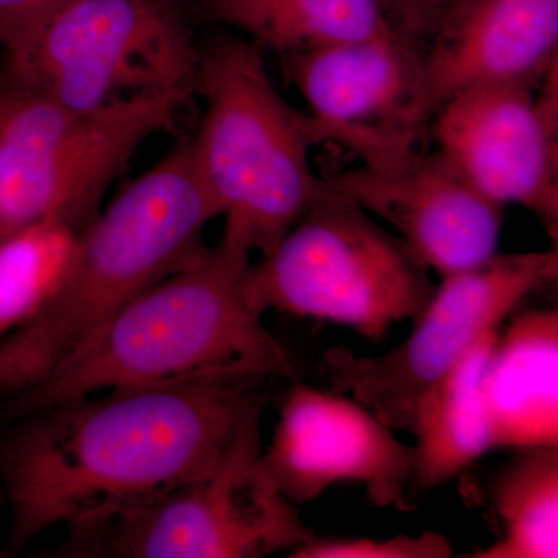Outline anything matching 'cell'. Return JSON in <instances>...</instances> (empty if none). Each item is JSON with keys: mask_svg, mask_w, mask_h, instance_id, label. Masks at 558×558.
I'll return each mask as SVG.
<instances>
[{"mask_svg": "<svg viewBox=\"0 0 558 558\" xmlns=\"http://www.w3.org/2000/svg\"><path fill=\"white\" fill-rule=\"evenodd\" d=\"M269 380L215 374L113 388L13 417L0 439L9 553L207 475Z\"/></svg>", "mask_w": 558, "mask_h": 558, "instance_id": "1", "label": "cell"}, {"mask_svg": "<svg viewBox=\"0 0 558 558\" xmlns=\"http://www.w3.org/2000/svg\"><path fill=\"white\" fill-rule=\"evenodd\" d=\"M252 252L222 238L143 292L69 352L40 384L11 399V418L108 389L194 377L295 376L288 352L250 304Z\"/></svg>", "mask_w": 558, "mask_h": 558, "instance_id": "2", "label": "cell"}, {"mask_svg": "<svg viewBox=\"0 0 558 558\" xmlns=\"http://www.w3.org/2000/svg\"><path fill=\"white\" fill-rule=\"evenodd\" d=\"M219 216L191 142L182 143L78 231L50 299L0 340V392L13 399L36 387L132 300L199 259Z\"/></svg>", "mask_w": 558, "mask_h": 558, "instance_id": "3", "label": "cell"}, {"mask_svg": "<svg viewBox=\"0 0 558 558\" xmlns=\"http://www.w3.org/2000/svg\"><path fill=\"white\" fill-rule=\"evenodd\" d=\"M194 92L205 109L191 148L223 233L267 255L322 193L311 165L317 124L278 94L259 47L242 39L201 49Z\"/></svg>", "mask_w": 558, "mask_h": 558, "instance_id": "4", "label": "cell"}, {"mask_svg": "<svg viewBox=\"0 0 558 558\" xmlns=\"http://www.w3.org/2000/svg\"><path fill=\"white\" fill-rule=\"evenodd\" d=\"M253 407L216 468L153 498L72 521L51 557L263 558L314 538L263 462Z\"/></svg>", "mask_w": 558, "mask_h": 558, "instance_id": "5", "label": "cell"}, {"mask_svg": "<svg viewBox=\"0 0 558 558\" xmlns=\"http://www.w3.org/2000/svg\"><path fill=\"white\" fill-rule=\"evenodd\" d=\"M186 98L72 109L0 65V238L43 220L81 230L143 142L170 130Z\"/></svg>", "mask_w": 558, "mask_h": 558, "instance_id": "6", "label": "cell"}, {"mask_svg": "<svg viewBox=\"0 0 558 558\" xmlns=\"http://www.w3.org/2000/svg\"><path fill=\"white\" fill-rule=\"evenodd\" d=\"M435 288L427 267L395 233L325 183L244 279L245 295L259 314L323 319L369 340L414 322Z\"/></svg>", "mask_w": 558, "mask_h": 558, "instance_id": "7", "label": "cell"}, {"mask_svg": "<svg viewBox=\"0 0 558 558\" xmlns=\"http://www.w3.org/2000/svg\"><path fill=\"white\" fill-rule=\"evenodd\" d=\"M201 49L175 0H65L0 65L72 109L194 94Z\"/></svg>", "mask_w": 558, "mask_h": 558, "instance_id": "8", "label": "cell"}, {"mask_svg": "<svg viewBox=\"0 0 558 558\" xmlns=\"http://www.w3.org/2000/svg\"><path fill=\"white\" fill-rule=\"evenodd\" d=\"M557 274V248H550L497 253L480 266L444 277L398 347L380 355H355L344 348L326 352L333 389L351 392L395 432H410L427 389Z\"/></svg>", "mask_w": 558, "mask_h": 558, "instance_id": "9", "label": "cell"}, {"mask_svg": "<svg viewBox=\"0 0 558 558\" xmlns=\"http://www.w3.org/2000/svg\"><path fill=\"white\" fill-rule=\"evenodd\" d=\"M290 78L322 142H336L373 171H395L424 153L433 120L424 51L410 35L286 54Z\"/></svg>", "mask_w": 558, "mask_h": 558, "instance_id": "10", "label": "cell"}, {"mask_svg": "<svg viewBox=\"0 0 558 558\" xmlns=\"http://www.w3.org/2000/svg\"><path fill=\"white\" fill-rule=\"evenodd\" d=\"M490 84L451 98L433 117L442 156L495 204L520 205L557 240V68L539 83Z\"/></svg>", "mask_w": 558, "mask_h": 558, "instance_id": "11", "label": "cell"}, {"mask_svg": "<svg viewBox=\"0 0 558 558\" xmlns=\"http://www.w3.org/2000/svg\"><path fill=\"white\" fill-rule=\"evenodd\" d=\"M263 462L281 494L307 505L354 483L379 508L409 512L413 447L354 398L295 385L284 400Z\"/></svg>", "mask_w": 558, "mask_h": 558, "instance_id": "12", "label": "cell"}, {"mask_svg": "<svg viewBox=\"0 0 558 558\" xmlns=\"http://www.w3.org/2000/svg\"><path fill=\"white\" fill-rule=\"evenodd\" d=\"M323 183L387 223L418 263L440 278L498 253L505 207L484 196L438 149L424 150L399 170L362 167Z\"/></svg>", "mask_w": 558, "mask_h": 558, "instance_id": "13", "label": "cell"}, {"mask_svg": "<svg viewBox=\"0 0 558 558\" xmlns=\"http://www.w3.org/2000/svg\"><path fill=\"white\" fill-rule=\"evenodd\" d=\"M429 32L424 70L433 117L462 92L538 86L557 68L558 0H450Z\"/></svg>", "mask_w": 558, "mask_h": 558, "instance_id": "14", "label": "cell"}, {"mask_svg": "<svg viewBox=\"0 0 558 558\" xmlns=\"http://www.w3.org/2000/svg\"><path fill=\"white\" fill-rule=\"evenodd\" d=\"M494 449L558 447V311L513 315L484 374Z\"/></svg>", "mask_w": 558, "mask_h": 558, "instance_id": "15", "label": "cell"}, {"mask_svg": "<svg viewBox=\"0 0 558 558\" xmlns=\"http://www.w3.org/2000/svg\"><path fill=\"white\" fill-rule=\"evenodd\" d=\"M498 330L484 336L418 400L410 428L416 438L410 490L428 494L495 450L484 374Z\"/></svg>", "mask_w": 558, "mask_h": 558, "instance_id": "16", "label": "cell"}, {"mask_svg": "<svg viewBox=\"0 0 558 558\" xmlns=\"http://www.w3.org/2000/svg\"><path fill=\"white\" fill-rule=\"evenodd\" d=\"M219 21L293 54L396 31L379 0H209Z\"/></svg>", "mask_w": 558, "mask_h": 558, "instance_id": "17", "label": "cell"}, {"mask_svg": "<svg viewBox=\"0 0 558 558\" xmlns=\"http://www.w3.org/2000/svg\"><path fill=\"white\" fill-rule=\"evenodd\" d=\"M515 453L492 481V508L501 534L487 548L462 557H558V447Z\"/></svg>", "mask_w": 558, "mask_h": 558, "instance_id": "18", "label": "cell"}, {"mask_svg": "<svg viewBox=\"0 0 558 558\" xmlns=\"http://www.w3.org/2000/svg\"><path fill=\"white\" fill-rule=\"evenodd\" d=\"M78 231L43 220L0 238V340L27 323L60 284Z\"/></svg>", "mask_w": 558, "mask_h": 558, "instance_id": "19", "label": "cell"}, {"mask_svg": "<svg viewBox=\"0 0 558 558\" xmlns=\"http://www.w3.org/2000/svg\"><path fill=\"white\" fill-rule=\"evenodd\" d=\"M453 545L439 532L389 538H311L290 550L292 558H449Z\"/></svg>", "mask_w": 558, "mask_h": 558, "instance_id": "20", "label": "cell"}, {"mask_svg": "<svg viewBox=\"0 0 558 558\" xmlns=\"http://www.w3.org/2000/svg\"><path fill=\"white\" fill-rule=\"evenodd\" d=\"M65 0H0V53L13 60L31 47L43 25Z\"/></svg>", "mask_w": 558, "mask_h": 558, "instance_id": "21", "label": "cell"}, {"mask_svg": "<svg viewBox=\"0 0 558 558\" xmlns=\"http://www.w3.org/2000/svg\"><path fill=\"white\" fill-rule=\"evenodd\" d=\"M449 2L450 0H410L399 13V31L407 33V35L429 31L439 11Z\"/></svg>", "mask_w": 558, "mask_h": 558, "instance_id": "22", "label": "cell"}, {"mask_svg": "<svg viewBox=\"0 0 558 558\" xmlns=\"http://www.w3.org/2000/svg\"><path fill=\"white\" fill-rule=\"evenodd\" d=\"M380 5L384 7L385 11L389 10H396V11H402L403 7L407 5V3L410 2V0H379Z\"/></svg>", "mask_w": 558, "mask_h": 558, "instance_id": "23", "label": "cell"}]
</instances>
